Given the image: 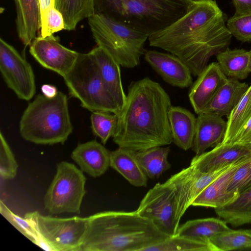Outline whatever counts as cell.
Wrapping results in <instances>:
<instances>
[{
    "label": "cell",
    "mask_w": 251,
    "mask_h": 251,
    "mask_svg": "<svg viewBox=\"0 0 251 251\" xmlns=\"http://www.w3.org/2000/svg\"><path fill=\"white\" fill-rule=\"evenodd\" d=\"M251 155V148L220 143L211 151L196 155L190 165L202 173L214 172Z\"/></svg>",
    "instance_id": "cell-15"
},
{
    "label": "cell",
    "mask_w": 251,
    "mask_h": 251,
    "mask_svg": "<svg viewBox=\"0 0 251 251\" xmlns=\"http://www.w3.org/2000/svg\"><path fill=\"white\" fill-rule=\"evenodd\" d=\"M55 7L62 14L65 29H75L77 24L94 14L93 0H55Z\"/></svg>",
    "instance_id": "cell-29"
},
{
    "label": "cell",
    "mask_w": 251,
    "mask_h": 251,
    "mask_svg": "<svg viewBox=\"0 0 251 251\" xmlns=\"http://www.w3.org/2000/svg\"></svg>",
    "instance_id": "cell-44"
},
{
    "label": "cell",
    "mask_w": 251,
    "mask_h": 251,
    "mask_svg": "<svg viewBox=\"0 0 251 251\" xmlns=\"http://www.w3.org/2000/svg\"><path fill=\"white\" fill-rule=\"evenodd\" d=\"M227 129V122L216 114L201 113L197 117L192 149L200 155L209 148L222 142Z\"/></svg>",
    "instance_id": "cell-17"
},
{
    "label": "cell",
    "mask_w": 251,
    "mask_h": 251,
    "mask_svg": "<svg viewBox=\"0 0 251 251\" xmlns=\"http://www.w3.org/2000/svg\"><path fill=\"white\" fill-rule=\"evenodd\" d=\"M218 251L209 240L198 239L175 235L142 251Z\"/></svg>",
    "instance_id": "cell-30"
},
{
    "label": "cell",
    "mask_w": 251,
    "mask_h": 251,
    "mask_svg": "<svg viewBox=\"0 0 251 251\" xmlns=\"http://www.w3.org/2000/svg\"><path fill=\"white\" fill-rule=\"evenodd\" d=\"M218 62L207 65L191 86L188 97L198 115L202 113L227 79Z\"/></svg>",
    "instance_id": "cell-14"
},
{
    "label": "cell",
    "mask_w": 251,
    "mask_h": 251,
    "mask_svg": "<svg viewBox=\"0 0 251 251\" xmlns=\"http://www.w3.org/2000/svg\"><path fill=\"white\" fill-rule=\"evenodd\" d=\"M251 117V84L241 100L227 117V129L221 143L229 144Z\"/></svg>",
    "instance_id": "cell-31"
},
{
    "label": "cell",
    "mask_w": 251,
    "mask_h": 251,
    "mask_svg": "<svg viewBox=\"0 0 251 251\" xmlns=\"http://www.w3.org/2000/svg\"><path fill=\"white\" fill-rule=\"evenodd\" d=\"M90 52L107 89L121 110L125 105L126 95L122 85L120 64L100 47L94 48Z\"/></svg>",
    "instance_id": "cell-19"
},
{
    "label": "cell",
    "mask_w": 251,
    "mask_h": 251,
    "mask_svg": "<svg viewBox=\"0 0 251 251\" xmlns=\"http://www.w3.org/2000/svg\"><path fill=\"white\" fill-rule=\"evenodd\" d=\"M170 151V147L158 146L135 151V155L147 177L154 179L171 168L168 160Z\"/></svg>",
    "instance_id": "cell-26"
},
{
    "label": "cell",
    "mask_w": 251,
    "mask_h": 251,
    "mask_svg": "<svg viewBox=\"0 0 251 251\" xmlns=\"http://www.w3.org/2000/svg\"><path fill=\"white\" fill-rule=\"evenodd\" d=\"M215 211L233 226L251 224V187L239 194L233 201L215 208Z\"/></svg>",
    "instance_id": "cell-25"
},
{
    "label": "cell",
    "mask_w": 251,
    "mask_h": 251,
    "mask_svg": "<svg viewBox=\"0 0 251 251\" xmlns=\"http://www.w3.org/2000/svg\"><path fill=\"white\" fill-rule=\"evenodd\" d=\"M25 217L33 224L51 251H81L87 218H54L37 211L27 213Z\"/></svg>",
    "instance_id": "cell-9"
},
{
    "label": "cell",
    "mask_w": 251,
    "mask_h": 251,
    "mask_svg": "<svg viewBox=\"0 0 251 251\" xmlns=\"http://www.w3.org/2000/svg\"><path fill=\"white\" fill-rule=\"evenodd\" d=\"M251 187V155L247 156L233 174L228 191L239 194Z\"/></svg>",
    "instance_id": "cell-35"
},
{
    "label": "cell",
    "mask_w": 251,
    "mask_h": 251,
    "mask_svg": "<svg viewBox=\"0 0 251 251\" xmlns=\"http://www.w3.org/2000/svg\"><path fill=\"white\" fill-rule=\"evenodd\" d=\"M235 8L234 15L251 13V0H232Z\"/></svg>",
    "instance_id": "cell-40"
},
{
    "label": "cell",
    "mask_w": 251,
    "mask_h": 251,
    "mask_svg": "<svg viewBox=\"0 0 251 251\" xmlns=\"http://www.w3.org/2000/svg\"><path fill=\"white\" fill-rule=\"evenodd\" d=\"M169 236L136 211H108L87 217L81 251H142Z\"/></svg>",
    "instance_id": "cell-3"
},
{
    "label": "cell",
    "mask_w": 251,
    "mask_h": 251,
    "mask_svg": "<svg viewBox=\"0 0 251 251\" xmlns=\"http://www.w3.org/2000/svg\"><path fill=\"white\" fill-rule=\"evenodd\" d=\"M249 68H250V72L251 73V49L250 50V51H249Z\"/></svg>",
    "instance_id": "cell-43"
},
{
    "label": "cell",
    "mask_w": 251,
    "mask_h": 251,
    "mask_svg": "<svg viewBox=\"0 0 251 251\" xmlns=\"http://www.w3.org/2000/svg\"><path fill=\"white\" fill-rule=\"evenodd\" d=\"M110 151L96 140L78 144L71 153L80 170L93 177L103 175L110 166Z\"/></svg>",
    "instance_id": "cell-16"
},
{
    "label": "cell",
    "mask_w": 251,
    "mask_h": 251,
    "mask_svg": "<svg viewBox=\"0 0 251 251\" xmlns=\"http://www.w3.org/2000/svg\"><path fill=\"white\" fill-rule=\"evenodd\" d=\"M226 27L237 40L242 42L251 41V13L233 15L227 20Z\"/></svg>",
    "instance_id": "cell-37"
},
{
    "label": "cell",
    "mask_w": 251,
    "mask_h": 251,
    "mask_svg": "<svg viewBox=\"0 0 251 251\" xmlns=\"http://www.w3.org/2000/svg\"><path fill=\"white\" fill-rule=\"evenodd\" d=\"M168 118L173 142L184 151L192 148L196 127L195 116L184 107L172 105Z\"/></svg>",
    "instance_id": "cell-21"
},
{
    "label": "cell",
    "mask_w": 251,
    "mask_h": 251,
    "mask_svg": "<svg viewBox=\"0 0 251 251\" xmlns=\"http://www.w3.org/2000/svg\"><path fill=\"white\" fill-rule=\"evenodd\" d=\"M43 95L48 98H54L58 92L56 87L50 84H44L41 87Z\"/></svg>",
    "instance_id": "cell-42"
},
{
    "label": "cell",
    "mask_w": 251,
    "mask_h": 251,
    "mask_svg": "<svg viewBox=\"0 0 251 251\" xmlns=\"http://www.w3.org/2000/svg\"><path fill=\"white\" fill-rule=\"evenodd\" d=\"M249 86L239 80L228 77L202 113L228 117L237 106Z\"/></svg>",
    "instance_id": "cell-22"
},
{
    "label": "cell",
    "mask_w": 251,
    "mask_h": 251,
    "mask_svg": "<svg viewBox=\"0 0 251 251\" xmlns=\"http://www.w3.org/2000/svg\"><path fill=\"white\" fill-rule=\"evenodd\" d=\"M70 95L78 99L83 108L118 115L120 109L107 89L90 52L79 53L70 71L63 77Z\"/></svg>",
    "instance_id": "cell-7"
},
{
    "label": "cell",
    "mask_w": 251,
    "mask_h": 251,
    "mask_svg": "<svg viewBox=\"0 0 251 251\" xmlns=\"http://www.w3.org/2000/svg\"><path fill=\"white\" fill-rule=\"evenodd\" d=\"M216 58L221 71L227 77L244 79L251 73L249 52L243 49L227 48L218 53Z\"/></svg>",
    "instance_id": "cell-24"
},
{
    "label": "cell",
    "mask_w": 251,
    "mask_h": 251,
    "mask_svg": "<svg viewBox=\"0 0 251 251\" xmlns=\"http://www.w3.org/2000/svg\"><path fill=\"white\" fill-rule=\"evenodd\" d=\"M91 128L96 136L105 145L113 137L117 128L118 116L109 112L93 111L90 117Z\"/></svg>",
    "instance_id": "cell-33"
},
{
    "label": "cell",
    "mask_w": 251,
    "mask_h": 251,
    "mask_svg": "<svg viewBox=\"0 0 251 251\" xmlns=\"http://www.w3.org/2000/svg\"><path fill=\"white\" fill-rule=\"evenodd\" d=\"M144 58L153 69L170 85L185 88L193 84L192 74L188 65L173 54L146 50Z\"/></svg>",
    "instance_id": "cell-13"
},
{
    "label": "cell",
    "mask_w": 251,
    "mask_h": 251,
    "mask_svg": "<svg viewBox=\"0 0 251 251\" xmlns=\"http://www.w3.org/2000/svg\"><path fill=\"white\" fill-rule=\"evenodd\" d=\"M29 52L42 66L63 77L72 69L79 54L61 45L53 35L36 37L30 45Z\"/></svg>",
    "instance_id": "cell-12"
},
{
    "label": "cell",
    "mask_w": 251,
    "mask_h": 251,
    "mask_svg": "<svg viewBox=\"0 0 251 251\" xmlns=\"http://www.w3.org/2000/svg\"><path fill=\"white\" fill-rule=\"evenodd\" d=\"M226 224L224 220L213 217L189 220L179 226L176 235L209 240L219 233L230 229Z\"/></svg>",
    "instance_id": "cell-28"
},
{
    "label": "cell",
    "mask_w": 251,
    "mask_h": 251,
    "mask_svg": "<svg viewBox=\"0 0 251 251\" xmlns=\"http://www.w3.org/2000/svg\"><path fill=\"white\" fill-rule=\"evenodd\" d=\"M65 29V22L62 13L55 7L48 12L44 27L41 29L40 36L43 38L53 35Z\"/></svg>",
    "instance_id": "cell-38"
},
{
    "label": "cell",
    "mask_w": 251,
    "mask_h": 251,
    "mask_svg": "<svg viewBox=\"0 0 251 251\" xmlns=\"http://www.w3.org/2000/svg\"><path fill=\"white\" fill-rule=\"evenodd\" d=\"M110 166L131 185L136 187H147L148 177L137 161L135 151L119 147L110 151Z\"/></svg>",
    "instance_id": "cell-23"
},
{
    "label": "cell",
    "mask_w": 251,
    "mask_h": 251,
    "mask_svg": "<svg viewBox=\"0 0 251 251\" xmlns=\"http://www.w3.org/2000/svg\"><path fill=\"white\" fill-rule=\"evenodd\" d=\"M41 26V29L43 28L45 25L46 17L49 11L53 7H55V0H39Z\"/></svg>",
    "instance_id": "cell-41"
},
{
    "label": "cell",
    "mask_w": 251,
    "mask_h": 251,
    "mask_svg": "<svg viewBox=\"0 0 251 251\" xmlns=\"http://www.w3.org/2000/svg\"><path fill=\"white\" fill-rule=\"evenodd\" d=\"M171 106L169 95L159 83L148 77L133 81L118 114L113 142L135 151L171 144L168 113Z\"/></svg>",
    "instance_id": "cell-2"
},
{
    "label": "cell",
    "mask_w": 251,
    "mask_h": 251,
    "mask_svg": "<svg viewBox=\"0 0 251 251\" xmlns=\"http://www.w3.org/2000/svg\"><path fill=\"white\" fill-rule=\"evenodd\" d=\"M86 178L74 164L61 161L44 199L45 209L50 214L64 212L79 214L86 193Z\"/></svg>",
    "instance_id": "cell-8"
},
{
    "label": "cell",
    "mask_w": 251,
    "mask_h": 251,
    "mask_svg": "<svg viewBox=\"0 0 251 251\" xmlns=\"http://www.w3.org/2000/svg\"><path fill=\"white\" fill-rule=\"evenodd\" d=\"M73 129L67 97L61 92L53 98L38 95L25 110L19 123L21 137L40 145L63 144Z\"/></svg>",
    "instance_id": "cell-5"
},
{
    "label": "cell",
    "mask_w": 251,
    "mask_h": 251,
    "mask_svg": "<svg viewBox=\"0 0 251 251\" xmlns=\"http://www.w3.org/2000/svg\"><path fill=\"white\" fill-rule=\"evenodd\" d=\"M0 71L7 87L20 99L31 100L36 92L31 65L11 45L0 39Z\"/></svg>",
    "instance_id": "cell-11"
},
{
    "label": "cell",
    "mask_w": 251,
    "mask_h": 251,
    "mask_svg": "<svg viewBox=\"0 0 251 251\" xmlns=\"http://www.w3.org/2000/svg\"><path fill=\"white\" fill-rule=\"evenodd\" d=\"M227 144L251 148V117L241 128L230 142Z\"/></svg>",
    "instance_id": "cell-39"
},
{
    "label": "cell",
    "mask_w": 251,
    "mask_h": 251,
    "mask_svg": "<svg viewBox=\"0 0 251 251\" xmlns=\"http://www.w3.org/2000/svg\"><path fill=\"white\" fill-rule=\"evenodd\" d=\"M191 0H93L94 14H103L149 36L187 11Z\"/></svg>",
    "instance_id": "cell-4"
},
{
    "label": "cell",
    "mask_w": 251,
    "mask_h": 251,
    "mask_svg": "<svg viewBox=\"0 0 251 251\" xmlns=\"http://www.w3.org/2000/svg\"><path fill=\"white\" fill-rule=\"evenodd\" d=\"M18 164L14 155L5 138L0 133V175L4 179H12L15 177Z\"/></svg>",
    "instance_id": "cell-36"
},
{
    "label": "cell",
    "mask_w": 251,
    "mask_h": 251,
    "mask_svg": "<svg viewBox=\"0 0 251 251\" xmlns=\"http://www.w3.org/2000/svg\"><path fill=\"white\" fill-rule=\"evenodd\" d=\"M247 157L233 163L196 198L192 205L215 209L233 201L239 194L228 191V185L234 172Z\"/></svg>",
    "instance_id": "cell-18"
},
{
    "label": "cell",
    "mask_w": 251,
    "mask_h": 251,
    "mask_svg": "<svg viewBox=\"0 0 251 251\" xmlns=\"http://www.w3.org/2000/svg\"><path fill=\"white\" fill-rule=\"evenodd\" d=\"M218 251L251 249V229H229L209 239Z\"/></svg>",
    "instance_id": "cell-32"
},
{
    "label": "cell",
    "mask_w": 251,
    "mask_h": 251,
    "mask_svg": "<svg viewBox=\"0 0 251 251\" xmlns=\"http://www.w3.org/2000/svg\"><path fill=\"white\" fill-rule=\"evenodd\" d=\"M176 209L174 189L165 181L156 183L147 192L136 211L151 221L161 231L172 236L176 234L179 227L176 221Z\"/></svg>",
    "instance_id": "cell-10"
},
{
    "label": "cell",
    "mask_w": 251,
    "mask_h": 251,
    "mask_svg": "<svg viewBox=\"0 0 251 251\" xmlns=\"http://www.w3.org/2000/svg\"><path fill=\"white\" fill-rule=\"evenodd\" d=\"M93 38L122 67L132 68L140 64L149 35L131 28L103 14L89 18Z\"/></svg>",
    "instance_id": "cell-6"
},
{
    "label": "cell",
    "mask_w": 251,
    "mask_h": 251,
    "mask_svg": "<svg viewBox=\"0 0 251 251\" xmlns=\"http://www.w3.org/2000/svg\"><path fill=\"white\" fill-rule=\"evenodd\" d=\"M193 173L194 168L190 165L166 181L173 188L175 192L176 201V221L178 226L181 218L189 206L192 205L190 192Z\"/></svg>",
    "instance_id": "cell-27"
},
{
    "label": "cell",
    "mask_w": 251,
    "mask_h": 251,
    "mask_svg": "<svg viewBox=\"0 0 251 251\" xmlns=\"http://www.w3.org/2000/svg\"><path fill=\"white\" fill-rule=\"evenodd\" d=\"M0 207L2 215L24 236L43 249L50 251L30 221L25 217L22 218L13 213L1 201Z\"/></svg>",
    "instance_id": "cell-34"
},
{
    "label": "cell",
    "mask_w": 251,
    "mask_h": 251,
    "mask_svg": "<svg viewBox=\"0 0 251 251\" xmlns=\"http://www.w3.org/2000/svg\"><path fill=\"white\" fill-rule=\"evenodd\" d=\"M231 37L216 1L194 0L184 15L148 40L150 46L179 57L198 76L211 57L228 48Z\"/></svg>",
    "instance_id": "cell-1"
},
{
    "label": "cell",
    "mask_w": 251,
    "mask_h": 251,
    "mask_svg": "<svg viewBox=\"0 0 251 251\" xmlns=\"http://www.w3.org/2000/svg\"><path fill=\"white\" fill-rule=\"evenodd\" d=\"M16 8L17 34L23 44L30 46L41 28L39 0H14Z\"/></svg>",
    "instance_id": "cell-20"
}]
</instances>
